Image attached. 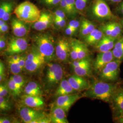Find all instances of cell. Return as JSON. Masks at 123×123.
Masks as SVG:
<instances>
[{"instance_id": "1", "label": "cell", "mask_w": 123, "mask_h": 123, "mask_svg": "<svg viewBox=\"0 0 123 123\" xmlns=\"http://www.w3.org/2000/svg\"><path fill=\"white\" fill-rule=\"evenodd\" d=\"M117 89L115 84L103 81L94 82L85 91L84 96L92 99L109 103Z\"/></svg>"}, {"instance_id": "2", "label": "cell", "mask_w": 123, "mask_h": 123, "mask_svg": "<svg viewBox=\"0 0 123 123\" xmlns=\"http://www.w3.org/2000/svg\"><path fill=\"white\" fill-rule=\"evenodd\" d=\"M36 49L45 58L46 61H51L54 57L55 47L53 36L49 33H41L33 38Z\"/></svg>"}, {"instance_id": "3", "label": "cell", "mask_w": 123, "mask_h": 123, "mask_svg": "<svg viewBox=\"0 0 123 123\" xmlns=\"http://www.w3.org/2000/svg\"><path fill=\"white\" fill-rule=\"evenodd\" d=\"M16 17L26 23L36 22L41 15V12L32 3L26 1L18 6L13 10Z\"/></svg>"}, {"instance_id": "4", "label": "cell", "mask_w": 123, "mask_h": 123, "mask_svg": "<svg viewBox=\"0 0 123 123\" xmlns=\"http://www.w3.org/2000/svg\"><path fill=\"white\" fill-rule=\"evenodd\" d=\"M90 13L92 18L99 21H114L117 19L105 0H93Z\"/></svg>"}, {"instance_id": "5", "label": "cell", "mask_w": 123, "mask_h": 123, "mask_svg": "<svg viewBox=\"0 0 123 123\" xmlns=\"http://www.w3.org/2000/svg\"><path fill=\"white\" fill-rule=\"evenodd\" d=\"M121 62L114 59L108 63L99 73L101 79L107 82L113 83L119 79Z\"/></svg>"}, {"instance_id": "6", "label": "cell", "mask_w": 123, "mask_h": 123, "mask_svg": "<svg viewBox=\"0 0 123 123\" xmlns=\"http://www.w3.org/2000/svg\"><path fill=\"white\" fill-rule=\"evenodd\" d=\"M48 68L46 74L47 83L50 86H53L60 83L63 76V70L62 66L57 63L47 64Z\"/></svg>"}, {"instance_id": "7", "label": "cell", "mask_w": 123, "mask_h": 123, "mask_svg": "<svg viewBox=\"0 0 123 123\" xmlns=\"http://www.w3.org/2000/svg\"><path fill=\"white\" fill-rule=\"evenodd\" d=\"M69 40L62 37L57 40L55 46V52L57 59L62 62H66L70 57Z\"/></svg>"}, {"instance_id": "8", "label": "cell", "mask_w": 123, "mask_h": 123, "mask_svg": "<svg viewBox=\"0 0 123 123\" xmlns=\"http://www.w3.org/2000/svg\"><path fill=\"white\" fill-rule=\"evenodd\" d=\"M27 47L28 43L26 39L23 37H17L10 40L6 51L9 54L12 55L25 51Z\"/></svg>"}, {"instance_id": "9", "label": "cell", "mask_w": 123, "mask_h": 123, "mask_svg": "<svg viewBox=\"0 0 123 123\" xmlns=\"http://www.w3.org/2000/svg\"><path fill=\"white\" fill-rule=\"evenodd\" d=\"M100 29L105 35L115 38H119L120 37L123 31L121 23L115 21H110L109 22L102 24Z\"/></svg>"}, {"instance_id": "10", "label": "cell", "mask_w": 123, "mask_h": 123, "mask_svg": "<svg viewBox=\"0 0 123 123\" xmlns=\"http://www.w3.org/2000/svg\"><path fill=\"white\" fill-rule=\"evenodd\" d=\"M114 59L112 50L99 53L93 63V68L95 72L99 73L105 66Z\"/></svg>"}, {"instance_id": "11", "label": "cell", "mask_w": 123, "mask_h": 123, "mask_svg": "<svg viewBox=\"0 0 123 123\" xmlns=\"http://www.w3.org/2000/svg\"><path fill=\"white\" fill-rule=\"evenodd\" d=\"M81 97L77 93L67 94L57 97L55 105L68 112L71 107Z\"/></svg>"}, {"instance_id": "12", "label": "cell", "mask_w": 123, "mask_h": 123, "mask_svg": "<svg viewBox=\"0 0 123 123\" xmlns=\"http://www.w3.org/2000/svg\"><path fill=\"white\" fill-rule=\"evenodd\" d=\"M110 102L113 114L117 119L123 112V89L116 90Z\"/></svg>"}, {"instance_id": "13", "label": "cell", "mask_w": 123, "mask_h": 123, "mask_svg": "<svg viewBox=\"0 0 123 123\" xmlns=\"http://www.w3.org/2000/svg\"><path fill=\"white\" fill-rule=\"evenodd\" d=\"M53 22V15L47 12H41L38 20L33 23L32 28L36 31H44L51 26Z\"/></svg>"}, {"instance_id": "14", "label": "cell", "mask_w": 123, "mask_h": 123, "mask_svg": "<svg viewBox=\"0 0 123 123\" xmlns=\"http://www.w3.org/2000/svg\"><path fill=\"white\" fill-rule=\"evenodd\" d=\"M67 79L72 87L77 92L85 91L90 86L88 80L84 77L76 74L70 76Z\"/></svg>"}, {"instance_id": "15", "label": "cell", "mask_w": 123, "mask_h": 123, "mask_svg": "<svg viewBox=\"0 0 123 123\" xmlns=\"http://www.w3.org/2000/svg\"><path fill=\"white\" fill-rule=\"evenodd\" d=\"M118 38L104 35L101 39L94 47L98 53H104L112 50Z\"/></svg>"}, {"instance_id": "16", "label": "cell", "mask_w": 123, "mask_h": 123, "mask_svg": "<svg viewBox=\"0 0 123 123\" xmlns=\"http://www.w3.org/2000/svg\"><path fill=\"white\" fill-rule=\"evenodd\" d=\"M22 121L26 123H31L35 119L43 117L45 114L30 107L22 108L19 112Z\"/></svg>"}, {"instance_id": "17", "label": "cell", "mask_w": 123, "mask_h": 123, "mask_svg": "<svg viewBox=\"0 0 123 123\" xmlns=\"http://www.w3.org/2000/svg\"><path fill=\"white\" fill-rule=\"evenodd\" d=\"M49 117L51 119V123H69L67 118L66 111L55 105L53 106Z\"/></svg>"}, {"instance_id": "18", "label": "cell", "mask_w": 123, "mask_h": 123, "mask_svg": "<svg viewBox=\"0 0 123 123\" xmlns=\"http://www.w3.org/2000/svg\"><path fill=\"white\" fill-rule=\"evenodd\" d=\"M11 26L13 34L16 37H23L26 35L28 32V28L25 22L17 17L12 18L11 22Z\"/></svg>"}, {"instance_id": "19", "label": "cell", "mask_w": 123, "mask_h": 123, "mask_svg": "<svg viewBox=\"0 0 123 123\" xmlns=\"http://www.w3.org/2000/svg\"><path fill=\"white\" fill-rule=\"evenodd\" d=\"M23 102L25 105L31 108L40 109L44 107L45 102L40 96H34L25 95L23 97Z\"/></svg>"}, {"instance_id": "20", "label": "cell", "mask_w": 123, "mask_h": 123, "mask_svg": "<svg viewBox=\"0 0 123 123\" xmlns=\"http://www.w3.org/2000/svg\"><path fill=\"white\" fill-rule=\"evenodd\" d=\"M46 60L43 55L31 59H26L25 68L26 70L33 73L37 70L46 62Z\"/></svg>"}, {"instance_id": "21", "label": "cell", "mask_w": 123, "mask_h": 123, "mask_svg": "<svg viewBox=\"0 0 123 123\" xmlns=\"http://www.w3.org/2000/svg\"><path fill=\"white\" fill-rule=\"evenodd\" d=\"M76 92L77 91L72 87L68 79H62L60 82L59 85L55 92V95L56 97H57L74 93Z\"/></svg>"}, {"instance_id": "22", "label": "cell", "mask_w": 123, "mask_h": 123, "mask_svg": "<svg viewBox=\"0 0 123 123\" xmlns=\"http://www.w3.org/2000/svg\"><path fill=\"white\" fill-rule=\"evenodd\" d=\"M104 35L103 32L100 29L95 28L84 38V42L87 45L94 47L101 39Z\"/></svg>"}, {"instance_id": "23", "label": "cell", "mask_w": 123, "mask_h": 123, "mask_svg": "<svg viewBox=\"0 0 123 123\" xmlns=\"http://www.w3.org/2000/svg\"><path fill=\"white\" fill-rule=\"evenodd\" d=\"M24 92L26 95L34 96H40L43 94L42 88L35 82H30L27 84L24 88Z\"/></svg>"}, {"instance_id": "24", "label": "cell", "mask_w": 123, "mask_h": 123, "mask_svg": "<svg viewBox=\"0 0 123 123\" xmlns=\"http://www.w3.org/2000/svg\"><path fill=\"white\" fill-rule=\"evenodd\" d=\"M95 28V25L92 22L84 18L80 23L79 34L81 37L84 38Z\"/></svg>"}, {"instance_id": "25", "label": "cell", "mask_w": 123, "mask_h": 123, "mask_svg": "<svg viewBox=\"0 0 123 123\" xmlns=\"http://www.w3.org/2000/svg\"><path fill=\"white\" fill-rule=\"evenodd\" d=\"M112 51L114 59L123 62V35L117 39Z\"/></svg>"}, {"instance_id": "26", "label": "cell", "mask_w": 123, "mask_h": 123, "mask_svg": "<svg viewBox=\"0 0 123 123\" xmlns=\"http://www.w3.org/2000/svg\"><path fill=\"white\" fill-rule=\"evenodd\" d=\"M75 74L85 77L89 76L92 73L91 63L73 68Z\"/></svg>"}, {"instance_id": "27", "label": "cell", "mask_w": 123, "mask_h": 123, "mask_svg": "<svg viewBox=\"0 0 123 123\" xmlns=\"http://www.w3.org/2000/svg\"><path fill=\"white\" fill-rule=\"evenodd\" d=\"M78 59H81L88 57L89 51L88 45L84 42L78 40Z\"/></svg>"}, {"instance_id": "28", "label": "cell", "mask_w": 123, "mask_h": 123, "mask_svg": "<svg viewBox=\"0 0 123 123\" xmlns=\"http://www.w3.org/2000/svg\"><path fill=\"white\" fill-rule=\"evenodd\" d=\"M78 40L71 38L69 40L70 43V57L73 61L78 59Z\"/></svg>"}, {"instance_id": "29", "label": "cell", "mask_w": 123, "mask_h": 123, "mask_svg": "<svg viewBox=\"0 0 123 123\" xmlns=\"http://www.w3.org/2000/svg\"><path fill=\"white\" fill-rule=\"evenodd\" d=\"M7 85L9 90L14 96H18L20 94L22 88L19 87L11 78L9 79Z\"/></svg>"}, {"instance_id": "30", "label": "cell", "mask_w": 123, "mask_h": 123, "mask_svg": "<svg viewBox=\"0 0 123 123\" xmlns=\"http://www.w3.org/2000/svg\"><path fill=\"white\" fill-rule=\"evenodd\" d=\"M12 108V104L8 99L5 97L0 96V112L9 111Z\"/></svg>"}, {"instance_id": "31", "label": "cell", "mask_w": 123, "mask_h": 123, "mask_svg": "<svg viewBox=\"0 0 123 123\" xmlns=\"http://www.w3.org/2000/svg\"><path fill=\"white\" fill-rule=\"evenodd\" d=\"M9 65L11 72L13 75L18 74L22 70L18 62L13 61L9 59Z\"/></svg>"}, {"instance_id": "32", "label": "cell", "mask_w": 123, "mask_h": 123, "mask_svg": "<svg viewBox=\"0 0 123 123\" xmlns=\"http://www.w3.org/2000/svg\"><path fill=\"white\" fill-rule=\"evenodd\" d=\"M76 8L78 13H84L87 7L88 0H75Z\"/></svg>"}, {"instance_id": "33", "label": "cell", "mask_w": 123, "mask_h": 123, "mask_svg": "<svg viewBox=\"0 0 123 123\" xmlns=\"http://www.w3.org/2000/svg\"><path fill=\"white\" fill-rule=\"evenodd\" d=\"M70 12L71 17L74 18L77 16L78 12L76 8L75 0H65Z\"/></svg>"}, {"instance_id": "34", "label": "cell", "mask_w": 123, "mask_h": 123, "mask_svg": "<svg viewBox=\"0 0 123 123\" xmlns=\"http://www.w3.org/2000/svg\"><path fill=\"white\" fill-rule=\"evenodd\" d=\"M89 63H91V60L89 57H86L83 59L73 61L71 62V67L72 68H74L75 67L83 66Z\"/></svg>"}, {"instance_id": "35", "label": "cell", "mask_w": 123, "mask_h": 123, "mask_svg": "<svg viewBox=\"0 0 123 123\" xmlns=\"http://www.w3.org/2000/svg\"><path fill=\"white\" fill-rule=\"evenodd\" d=\"M13 4L12 2H3L0 4V19H2L5 13L9 8V7Z\"/></svg>"}, {"instance_id": "36", "label": "cell", "mask_w": 123, "mask_h": 123, "mask_svg": "<svg viewBox=\"0 0 123 123\" xmlns=\"http://www.w3.org/2000/svg\"><path fill=\"white\" fill-rule=\"evenodd\" d=\"M61 0H41V2L45 6L49 8L56 7L60 2Z\"/></svg>"}, {"instance_id": "37", "label": "cell", "mask_w": 123, "mask_h": 123, "mask_svg": "<svg viewBox=\"0 0 123 123\" xmlns=\"http://www.w3.org/2000/svg\"><path fill=\"white\" fill-rule=\"evenodd\" d=\"M53 19H66V14L65 12L60 8L56 10L53 13Z\"/></svg>"}, {"instance_id": "38", "label": "cell", "mask_w": 123, "mask_h": 123, "mask_svg": "<svg viewBox=\"0 0 123 123\" xmlns=\"http://www.w3.org/2000/svg\"><path fill=\"white\" fill-rule=\"evenodd\" d=\"M18 85L22 88L25 84V81L22 76L18 74L13 75L11 77Z\"/></svg>"}, {"instance_id": "39", "label": "cell", "mask_w": 123, "mask_h": 123, "mask_svg": "<svg viewBox=\"0 0 123 123\" xmlns=\"http://www.w3.org/2000/svg\"><path fill=\"white\" fill-rule=\"evenodd\" d=\"M53 23L55 26L59 29H62L65 27L66 25V19H53Z\"/></svg>"}, {"instance_id": "40", "label": "cell", "mask_w": 123, "mask_h": 123, "mask_svg": "<svg viewBox=\"0 0 123 123\" xmlns=\"http://www.w3.org/2000/svg\"><path fill=\"white\" fill-rule=\"evenodd\" d=\"M51 123V119L49 116L44 115L43 117L35 119L31 122V123Z\"/></svg>"}, {"instance_id": "41", "label": "cell", "mask_w": 123, "mask_h": 123, "mask_svg": "<svg viewBox=\"0 0 123 123\" xmlns=\"http://www.w3.org/2000/svg\"><path fill=\"white\" fill-rule=\"evenodd\" d=\"M59 5L60 6V8L65 12L66 15L71 17L70 12L69 11L68 5L67 4L66 1L65 0H61L59 3Z\"/></svg>"}, {"instance_id": "42", "label": "cell", "mask_w": 123, "mask_h": 123, "mask_svg": "<svg viewBox=\"0 0 123 123\" xmlns=\"http://www.w3.org/2000/svg\"><path fill=\"white\" fill-rule=\"evenodd\" d=\"M13 7H14V5H13V3L9 7V8L6 11V13H5L4 15V16H3V17L2 19H3L6 22H7L9 20L10 18V17H11V16L12 13V12L14 10H13V8H14Z\"/></svg>"}, {"instance_id": "43", "label": "cell", "mask_w": 123, "mask_h": 123, "mask_svg": "<svg viewBox=\"0 0 123 123\" xmlns=\"http://www.w3.org/2000/svg\"><path fill=\"white\" fill-rule=\"evenodd\" d=\"M9 88L8 85L4 84L2 86L0 91V96L5 97L8 93L9 92Z\"/></svg>"}, {"instance_id": "44", "label": "cell", "mask_w": 123, "mask_h": 123, "mask_svg": "<svg viewBox=\"0 0 123 123\" xmlns=\"http://www.w3.org/2000/svg\"><path fill=\"white\" fill-rule=\"evenodd\" d=\"M65 33L68 36H72L75 34L74 31L72 27L68 26V25H67V26L65 28Z\"/></svg>"}, {"instance_id": "45", "label": "cell", "mask_w": 123, "mask_h": 123, "mask_svg": "<svg viewBox=\"0 0 123 123\" xmlns=\"http://www.w3.org/2000/svg\"><path fill=\"white\" fill-rule=\"evenodd\" d=\"M26 57H21L19 60L18 61V63L20 66L23 69L25 68V63H26Z\"/></svg>"}, {"instance_id": "46", "label": "cell", "mask_w": 123, "mask_h": 123, "mask_svg": "<svg viewBox=\"0 0 123 123\" xmlns=\"http://www.w3.org/2000/svg\"><path fill=\"white\" fill-rule=\"evenodd\" d=\"M80 26V22L78 20H75L72 26V28L73 29L75 33H76L77 31L79 29Z\"/></svg>"}, {"instance_id": "47", "label": "cell", "mask_w": 123, "mask_h": 123, "mask_svg": "<svg viewBox=\"0 0 123 123\" xmlns=\"http://www.w3.org/2000/svg\"><path fill=\"white\" fill-rule=\"evenodd\" d=\"M9 30V26L6 23L3 26L0 28V33H4L8 31Z\"/></svg>"}, {"instance_id": "48", "label": "cell", "mask_w": 123, "mask_h": 123, "mask_svg": "<svg viewBox=\"0 0 123 123\" xmlns=\"http://www.w3.org/2000/svg\"><path fill=\"white\" fill-rule=\"evenodd\" d=\"M21 56H20V55H19L18 54H14L12 55V56L9 59L15 62H18L19 59H20V58L21 57Z\"/></svg>"}, {"instance_id": "49", "label": "cell", "mask_w": 123, "mask_h": 123, "mask_svg": "<svg viewBox=\"0 0 123 123\" xmlns=\"http://www.w3.org/2000/svg\"><path fill=\"white\" fill-rule=\"evenodd\" d=\"M5 67L3 63L0 60V75L2 76L4 75Z\"/></svg>"}, {"instance_id": "50", "label": "cell", "mask_w": 123, "mask_h": 123, "mask_svg": "<svg viewBox=\"0 0 123 123\" xmlns=\"http://www.w3.org/2000/svg\"><path fill=\"white\" fill-rule=\"evenodd\" d=\"M117 12H118L119 13L121 14L122 15H123V0L120 2V4L118 7Z\"/></svg>"}, {"instance_id": "51", "label": "cell", "mask_w": 123, "mask_h": 123, "mask_svg": "<svg viewBox=\"0 0 123 123\" xmlns=\"http://www.w3.org/2000/svg\"><path fill=\"white\" fill-rule=\"evenodd\" d=\"M6 43L5 41L2 38L0 37V49H4L6 47Z\"/></svg>"}, {"instance_id": "52", "label": "cell", "mask_w": 123, "mask_h": 123, "mask_svg": "<svg viewBox=\"0 0 123 123\" xmlns=\"http://www.w3.org/2000/svg\"><path fill=\"white\" fill-rule=\"evenodd\" d=\"M11 121L9 119L3 117H0V123H10Z\"/></svg>"}, {"instance_id": "53", "label": "cell", "mask_w": 123, "mask_h": 123, "mask_svg": "<svg viewBox=\"0 0 123 123\" xmlns=\"http://www.w3.org/2000/svg\"><path fill=\"white\" fill-rule=\"evenodd\" d=\"M113 3H120L123 0H108Z\"/></svg>"}, {"instance_id": "54", "label": "cell", "mask_w": 123, "mask_h": 123, "mask_svg": "<svg viewBox=\"0 0 123 123\" xmlns=\"http://www.w3.org/2000/svg\"><path fill=\"white\" fill-rule=\"evenodd\" d=\"M6 23V22L4 20H3V19H0V28L3 26L4 24Z\"/></svg>"}, {"instance_id": "55", "label": "cell", "mask_w": 123, "mask_h": 123, "mask_svg": "<svg viewBox=\"0 0 123 123\" xmlns=\"http://www.w3.org/2000/svg\"><path fill=\"white\" fill-rule=\"evenodd\" d=\"M117 119L118 122L123 123V118H118Z\"/></svg>"}, {"instance_id": "56", "label": "cell", "mask_w": 123, "mask_h": 123, "mask_svg": "<svg viewBox=\"0 0 123 123\" xmlns=\"http://www.w3.org/2000/svg\"><path fill=\"white\" fill-rule=\"evenodd\" d=\"M120 23H121V25H122V27H123V18L121 19V20L120 21Z\"/></svg>"}, {"instance_id": "57", "label": "cell", "mask_w": 123, "mask_h": 123, "mask_svg": "<svg viewBox=\"0 0 123 123\" xmlns=\"http://www.w3.org/2000/svg\"><path fill=\"white\" fill-rule=\"evenodd\" d=\"M3 76H2V75H0V82L1 81V80H2V79H3Z\"/></svg>"}, {"instance_id": "58", "label": "cell", "mask_w": 123, "mask_h": 123, "mask_svg": "<svg viewBox=\"0 0 123 123\" xmlns=\"http://www.w3.org/2000/svg\"><path fill=\"white\" fill-rule=\"evenodd\" d=\"M118 118H123V112L122 113V114L120 115V116Z\"/></svg>"}, {"instance_id": "59", "label": "cell", "mask_w": 123, "mask_h": 123, "mask_svg": "<svg viewBox=\"0 0 123 123\" xmlns=\"http://www.w3.org/2000/svg\"><path fill=\"white\" fill-rule=\"evenodd\" d=\"M0 50H1V49H0Z\"/></svg>"}, {"instance_id": "60", "label": "cell", "mask_w": 123, "mask_h": 123, "mask_svg": "<svg viewBox=\"0 0 123 123\" xmlns=\"http://www.w3.org/2000/svg\"><path fill=\"white\" fill-rule=\"evenodd\" d=\"M0 90H1V89H0Z\"/></svg>"}]
</instances>
